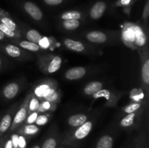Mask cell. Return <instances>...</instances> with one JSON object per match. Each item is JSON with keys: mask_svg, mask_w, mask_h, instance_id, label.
Returning a JSON list of instances; mask_svg holds the SVG:
<instances>
[{"mask_svg": "<svg viewBox=\"0 0 149 148\" xmlns=\"http://www.w3.org/2000/svg\"><path fill=\"white\" fill-rule=\"evenodd\" d=\"M87 120V116L84 114H77L68 119V123L72 126H80Z\"/></svg>", "mask_w": 149, "mask_h": 148, "instance_id": "ba28073f", "label": "cell"}, {"mask_svg": "<svg viewBox=\"0 0 149 148\" xmlns=\"http://www.w3.org/2000/svg\"><path fill=\"white\" fill-rule=\"evenodd\" d=\"M4 148H13V143H12V141L11 140H8L6 143L5 147Z\"/></svg>", "mask_w": 149, "mask_h": 148, "instance_id": "74e56055", "label": "cell"}, {"mask_svg": "<svg viewBox=\"0 0 149 148\" xmlns=\"http://www.w3.org/2000/svg\"><path fill=\"white\" fill-rule=\"evenodd\" d=\"M32 148H40V147L38 146V145H36V146L33 147H32Z\"/></svg>", "mask_w": 149, "mask_h": 148, "instance_id": "60d3db41", "label": "cell"}, {"mask_svg": "<svg viewBox=\"0 0 149 148\" xmlns=\"http://www.w3.org/2000/svg\"><path fill=\"white\" fill-rule=\"evenodd\" d=\"M38 131H39V129L37 126H34V125H28L24 129V133L26 134L33 135L37 133Z\"/></svg>", "mask_w": 149, "mask_h": 148, "instance_id": "d4e9b609", "label": "cell"}, {"mask_svg": "<svg viewBox=\"0 0 149 148\" xmlns=\"http://www.w3.org/2000/svg\"><path fill=\"white\" fill-rule=\"evenodd\" d=\"M87 38L89 41L94 43H103L107 39V36L105 33L97 30L90 32L87 34Z\"/></svg>", "mask_w": 149, "mask_h": 148, "instance_id": "5b68a950", "label": "cell"}, {"mask_svg": "<svg viewBox=\"0 0 149 148\" xmlns=\"http://www.w3.org/2000/svg\"><path fill=\"white\" fill-rule=\"evenodd\" d=\"M106 8V4L103 1L96 3L90 10V16L93 19H98L103 15Z\"/></svg>", "mask_w": 149, "mask_h": 148, "instance_id": "3957f363", "label": "cell"}, {"mask_svg": "<svg viewBox=\"0 0 149 148\" xmlns=\"http://www.w3.org/2000/svg\"><path fill=\"white\" fill-rule=\"evenodd\" d=\"M65 45L66 46L67 48L73 51H75V52H81L84 49V46L83 45L82 43L70 39H65Z\"/></svg>", "mask_w": 149, "mask_h": 148, "instance_id": "9c48e42d", "label": "cell"}, {"mask_svg": "<svg viewBox=\"0 0 149 148\" xmlns=\"http://www.w3.org/2000/svg\"><path fill=\"white\" fill-rule=\"evenodd\" d=\"M24 8L26 11L33 17L34 20H39L42 17V13L40 9L37 7L35 4L31 1H28L25 4Z\"/></svg>", "mask_w": 149, "mask_h": 148, "instance_id": "6da1fadb", "label": "cell"}, {"mask_svg": "<svg viewBox=\"0 0 149 148\" xmlns=\"http://www.w3.org/2000/svg\"><path fill=\"white\" fill-rule=\"evenodd\" d=\"M49 87L47 85H42L41 86L38 87L35 91V94L38 97H45L47 91L49 90Z\"/></svg>", "mask_w": 149, "mask_h": 148, "instance_id": "603a6c76", "label": "cell"}, {"mask_svg": "<svg viewBox=\"0 0 149 148\" xmlns=\"http://www.w3.org/2000/svg\"><path fill=\"white\" fill-rule=\"evenodd\" d=\"M39 105V101H38L36 99H32L31 102V104H30V109L31 110H35L38 108Z\"/></svg>", "mask_w": 149, "mask_h": 148, "instance_id": "4dcf8cb0", "label": "cell"}, {"mask_svg": "<svg viewBox=\"0 0 149 148\" xmlns=\"http://www.w3.org/2000/svg\"><path fill=\"white\" fill-rule=\"evenodd\" d=\"M18 139L19 136L17 134H14L12 136V143H13V148H18Z\"/></svg>", "mask_w": 149, "mask_h": 148, "instance_id": "1f68e13d", "label": "cell"}, {"mask_svg": "<svg viewBox=\"0 0 149 148\" xmlns=\"http://www.w3.org/2000/svg\"><path fill=\"white\" fill-rule=\"evenodd\" d=\"M44 107H45V108H47V109L48 107H49V103H48V102H45V104H44Z\"/></svg>", "mask_w": 149, "mask_h": 148, "instance_id": "ab89813d", "label": "cell"}, {"mask_svg": "<svg viewBox=\"0 0 149 148\" xmlns=\"http://www.w3.org/2000/svg\"><path fill=\"white\" fill-rule=\"evenodd\" d=\"M134 34H135V41L139 46H143L146 41V37L143 32L139 27L133 28Z\"/></svg>", "mask_w": 149, "mask_h": 148, "instance_id": "30bf717a", "label": "cell"}, {"mask_svg": "<svg viewBox=\"0 0 149 148\" xmlns=\"http://www.w3.org/2000/svg\"><path fill=\"white\" fill-rule=\"evenodd\" d=\"M45 1L49 5H58L62 3L63 0H45Z\"/></svg>", "mask_w": 149, "mask_h": 148, "instance_id": "836d02e7", "label": "cell"}, {"mask_svg": "<svg viewBox=\"0 0 149 148\" xmlns=\"http://www.w3.org/2000/svg\"><path fill=\"white\" fill-rule=\"evenodd\" d=\"M92 126H93V124L91 122H85L84 124L80 126V127L75 132V137L77 139H82L85 138L91 131Z\"/></svg>", "mask_w": 149, "mask_h": 148, "instance_id": "277c9868", "label": "cell"}, {"mask_svg": "<svg viewBox=\"0 0 149 148\" xmlns=\"http://www.w3.org/2000/svg\"><path fill=\"white\" fill-rule=\"evenodd\" d=\"M123 37L125 40L128 41H135V34H134L133 29H128V30L124 31Z\"/></svg>", "mask_w": 149, "mask_h": 148, "instance_id": "cb8c5ba5", "label": "cell"}, {"mask_svg": "<svg viewBox=\"0 0 149 148\" xmlns=\"http://www.w3.org/2000/svg\"><path fill=\"white\" fill-rule=\"evenodd\" d=\"M148 13H149V2L148 1H147L146 4V7L145 9H144V11H143V17L145 19L147 18L148 15Z\"/></svg>", "mask_w": 149, "mask_h": 148, "instance_id": "d590c367", "label": "cell"}, {"mask_svg": "<svg viewBox=\"0 0 149 148\" xmlns=\"http://www.w3.org/2000/svg\"><path fill=\"white\" fill-rule=\"evenodd\" d=\"M56 145V141L52 138H49L44 142L42 148H55Z\"/></svg>", "mask_w": 149, "mask_h": 148, "instance_id": "484cf974", "label": "cell"}, {"mask_svg": "<svg viewBox=\"0 0 149 148\" xmlns=\"http://www.w3.org/2000/svg\"><path fill=\"white\" fill-rule=\"evenodd\" d=\"M26 110L25 108H22L19 110L15 117L14 121L15 123H20L26 118Z\"/></svg>", "mask_w": 149, "mask_h": 148, "instance_id": "44dd1931", "label": "cell"}, {"mask_svg": "<svg viewBox=\"0 0 149 148\" xmlns=\"http://www.w3.org/2000/svg\"><path fill=\"white\" fill-rule=\"evenodd\" d=\"M63 26L67 30H74L79 26L78 20H66L63 22Z\"/></svg>", "mask_w": 149, "mask_h": 148, "instance_id": "ac0fdd59", "label": "cell"}, {"mask_svg": "<svg viewBox=\"0 0 149 148\" xmlns=\"http://www.w3.org/2000/svg\"><path fill=\"white\" fill-rule=\"evenodd\" d=\"M26 37H27V39H29L31 42H33V43L34 44L39 43L41 39H42L40 33L36 30H29L27 34H26Z\"/></svg>", "mask_w": 149, "mask_h": 148, "instance_id": "7c38bea8", "label": "cell"}, {"mask_svg": "<svg viewBox=\"0 0 149 148\" xmlns=\"http://www.w3.org/2000/svg\"><path fill=\"white\" fill-rule=\"evenodd\" d=\"M11 124V116L10 115H6L1 119L0 122V133H4L10 127Z\"/></svg>", "mask_w": 149, "mask_h": 148, "instance_id": "5bb4252c", "label": "cell"}, {"mask_svg": "<svg viewBox=\"0 0 149 148\" xmlns=\"http://www.w3.org/2000/svg\"><path fill=\"white\" fill-rule=\"evenodd\" d=\"M1 23L4 24V26L7 28H8L10 30H11L12 31L15 30L16 28V25L13 20H10V18H7V17H3L1 19Z\"/></svg>", "mask_w": 149, "mask_h": 148, "instance_id": "7402d4cb", "label": "cell"}, {"mask_svg": "<svg viewBox=\"0 0 149 148\" xmlns=\"http://www.w3.org/2000/svg\"><path fill=\"white\" fill-rule=\"evenodd\" d=\"M45 99L48 101H53L55 99L57 98V93L55 90L51 89H49V90L47 91V94H45Z\"/></svg>", "mask_w": 149, "mask_h": 148, "instance_id": "4316f807", "label": "cell"}, {"mask_svg": "<svg viewBox=\"0 0 149 148\" xmlns=\"http://www.w3.org/2000/svg\"><path fill=\"white\" fill-rule=\"evenodd\" d=\"M113 146V139L109 135L102 136L97 144L96 148H112Z\"/></svg>", "mask_w": 149, "mask_h": 148, "instance_id": "8fae6325", "label": "cell"}, {"mask_svg": "<svg viewBox=\"0 0 149 148\" xmlns=\"http://www.w3.org/2000/svg\"><path fill=\"white\" fill-rule=\"evenodd\" d=\"M4 38V34L1 31V30H0V40H2Z\"/></svg>", "mask_w": 149, "mask_h": 148, "instance_id": "f35d334b", "label": "cell"}, {"mask_svg": "<svg viewBox=\"0 0 149 148\" xmlns=\"http://www.w3.org/2000/svg\"><path fill=\"white\" fill-rule=\"evenodd\" d=\"M135 116V114H134L133 113H130L129 115H127L126 117L122 119V120L121 121V125H122V126H125V127L132 126V125L133 124Z\"/></svg>", "mask_w": 149, "mask_h": 148, "instance_id": "d6986e66", "label": "cell"}, {"mask_svg": "<svg viewBox=\"0 0 149 148\" xmlns=\"http://www.w3.org/2000/svg\"><path fill=\"white\" fill-rule=\"evenodd\" d=\"M39 43H40V44L42 45L43 47H47L48 46V41L47 39H46V38H45V39H41V41H39Z\"/></svg>", "mask_w": 149, "mask_h": 148, "instance_id": "8d00e7d4", "label": "cell"}, {"mask_svg": "<svg viewBox=\"0 0 149 148\" xmlns=\"http://www.w3.org/2000/svg\"><path fill=\"white\" fill-rule=\"evenodd\" d=\"M36 118H37V114H36V113H33V114H31L30 116H29V119H28V123H33L34 121H36Z\"/></svg>", "mask_w": 149, "mask_h": 148, "instance_id": "e575fe53", "label": "cell"}, {"mask_svg": "<svg viewBox=\"0 0 149 148\" xmlns=\"http://www.w3.org/2000/svg\"><path fill=\"white\" fill-rule=\"evenodd\" d=\"M61 62H62V59H61L60 57H55L50 62L49 67H48L49 73H54L58 71L60 68V67H61Z\"/></svg>", "mask_w": 149, "mask_h": 148, "instance_id": "4fadbf2b", "label": "cell"}, {"mask_svg": "<svg viewBox=\"0 0 149 148\" xmlns=\"http://www.w3.org/2000/svg\"><path fill=\"white\" fill-rule=\"evenodd\" d=\"M0 30H1L4 34H7V36H11V37H13V36H15V33H13V31H12L11 30H10L8 28L6 27V26H4V24H2V23L0 24Z\"/></svg>", "mask_w": 149, "mask_h": 148, "instance_id": "83f0119b", "label": "cell"}, {"mask_svg": "<svg viewBox=\"0 0 149 148\" xmlns=\"http://www.w3.org/2000/svg\"><path fill=\"white\" fill-rule=\"evenodd\" d=\"M143 79L146 84H148L149 83V60H146L144 64L142 70Z\"/></svg>", "mask_w": 149, "mask_h": 148, "instance_id": "ffe728a7", "label": "cell"}, {"mask_svg": "<svg viewBox=\"0 0 149 148\" xmlns=\"http://www.w3.org/2000/svg\"><path fill=\"white\" fill-rule=\"evenodd\" d=\"M62 19L66 20H78L81 17V14L77 11H68L63 13L61 16Z\"/></svg>", "mask_w": 149, "mask_h": 148, "instance_id": "2e32d148", "label": "cell"}, {"mask_svg": "<svg viewBox=\"0 0 149 148\" xmlns=\"http://www.w3.org/2000/svg\"><path fill=\"white\" fill-rule=\"evenodd\" d=\"M18 89L19 88L17 84H15V83H12V84H8L4 88L3 93H4V95L6 98L12 99L17 94Z\"/></svg>", "mask_w": 149, "mask_h": 148, "instance_id": "52a82bcc", "label": "cell"}, {"mask_svg": "<svg viewBox=\"0 0 149 148\" xmlns=\"http://www.w3.org/2000/svg\"><path fill=\"white\" fill-rule=\"evenodd\" d=\"M26 142L23 136H19L18 139V148H26Z\"/></svg>", "mask_w": 149, "mask_h": 148, "instance_id": "d6a6232c", "label": "cell"}, {"mask_svg": "<svg viewBox=\"0 0 149 148\" xmlns=\"http://www.w3.org/2000/svg\"><path fill=\"white\" fill-rule=\"evenodd\" d=\"M20 46L23 48L26 49H29V50L33 51V52H36L39 49V46L37 44H34L33 42L27 41H23L20 42Z\"/></svg>", "mask_w": 149, "mask_h": 148, "instance_id": "e0dca14e", "label": "cell"}, {"mask_svg": "<svg viewBox=\"0 0 149 148\" xmlns=\"http://www.w3.org/2000/svg\"><path fill=\"white\" fill-rule=\"evenodd\" d=\"M6 52L10 56L13 57H17L20 56V50L17 46H15V45L9 44L6 46L5 48Z\"/></svg>", "mask_w": 149, "mask_h": 148, "instance_id": "9a60e30c", "label": "cell"}, {"mask_svg": "<svg viewBox=\"0 0 149 148\" xmlns=\"http://www.w3.org/2000/svg\"><path fill=\"white\" fill-rule=\"evenodd\" d=\"M36 122L38 125H44L47 122V118L45 115H40L36 118Z\"/></svg>", "mask_w": 149, "mask_h": 148, "instance_id": "f546056e", "label": "cell"}, {"mask_svg": "<svg viewBox=\"0 0 149 148\" xmlns=\"http://www.w3.org/2000/svg\"><path fill=\"white\" fill-rule=\"evenodd\" d=\"M141 104L139 103H135V104H132L130 105L127 106L125 109V112L127 113H133L134 111L138 110V108L140 107Z\"/></svg>", "mask_w": 149, "mask_h": 148, "instance_id": "f1b7e54d", "label": "cell"}, {"mask_svg": "<svg viewBox=\"0 0 149 148\" xmlns=\"http://www.w3.org/2000/svg\"><path fill=\"white\" fill-rule=\"evenodd\" d=\"M102 87H103V84L101 83L98 82V81H94V82H91L87 84V86L84 88V91L86 94L92 95V94H95L100 91Z\"/></svg>", "mask_w": 149, "mask_h": 148, "instance_id": "8992f818", "label": "cell"}, {"mask_svg": "<svg viewBox=\"0 0 149 148\" xmlns=\"http://www.w3.org/2000/svg\"><path fill=\"white\" fill-rule=\"evenodd\" d=\"M85 73V68L83 67H77L68 70L65 73V77L69 80H77L82 78Z\"/></svg>", "mask_w": 149, "mask_h": 148, "instance_id": "7a4b0ae2", "label": "cell"}]
</instances>
